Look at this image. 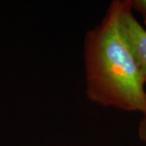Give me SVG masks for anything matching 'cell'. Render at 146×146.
<instances>
[{
  "instance_id": "obj_4",
  "label": "cell",
  "mask_w": 146,
  "mask_h": 146,
  "mask_svg": "<svg viewBox=\"0 0 146 146\" xmlns=\"http://www.w3.org/2000/svg\"><path fill=\"white\" fill-rule=\"evenodd\" d=\"M138 135L139 139L146 144V114L142 115L138 128Z\"/></svg>"
},
{
  "instance_id": "obj_1",
  "label": "cell",
  "mask_w": 146,
  "mask_h": 146,
  "mask_svg": "<svg viewBox=\"0 0 146 146\" xmlns=\"http://www.w3.org/2000/svg\"><path fill=\"white\" fill-rule=\"evenodd\" d=\"M122 0L110 4L102 22L86 33L84 64L86 95L103 106L146 114L145 83L122 35Z\"/></svg>"
},
{
  "instance_id": "obj_3",
  "label": "cell",
  "mask_w": 146,
  "mask_h": 146,
  "mask_svg": "<svg viewBox=\"0 0 146 146\" xmlns=\"http://www.w3.org/2000/svg\"><path fill=\"white\" fill-rule=\"evenodd\" d=\"M130 3L133 11L135 10L141 13L146 25V0H131Z\"/></svg>"
},
{
  "instance_id": "obj_2",
  "label": "cell",
  "mask_w": 146,
  "mask_h": 146,
  "mask_svg": "<svg viewBox=\"0 0 146 146\" xmlns=\"http://www.w3.org/2000/svg\"><path fill=\"white\" fill-rule=\"evenodd\" d=\"M119 25L146 84V30L136 19L130 0H122Z\"/></svg>"
}]
</instances>
